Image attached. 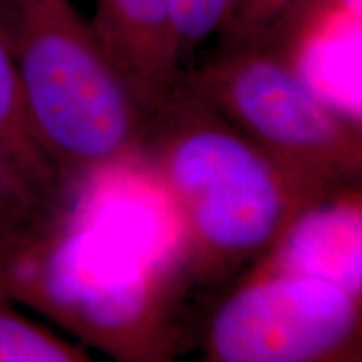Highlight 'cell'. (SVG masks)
I'll list each match as a JSON object with an SVG mask.
<instances>
[{
	"instance_id": "obj_5",
	"label": "cell",
	"mask_w": 362,
	"mask_h": 362,
	"mask_svg": "<svg viewBox=\"0 0 362 362\" xmlns=\"http://www.w3.org/2000/svg\"><path fill=\"white\" fill-rule=\"evenodd\" d=\"M200 346L210 362L361 361L362 292L257 260L211 309Z\"/></svg>"
},
{
	"instance_id": "obj_12",
	"label": "cell",
	"mask_w": 362,
	"mask_h": 362,
	"mask_svg": "<svg viewBox=\"0 0 362 362\" xmlns=\"http://www.w3.org/2000/svg\"><path fill=\"white\" fill-rule=\"evenodd\" d=\"M232 0H171V16L178 42L180 62L218 30Z\"/></svg>"
},
{
	"instance_id": "obj_8",
	"label": "cell",
	"mask_w": 362,
	"mask_h": 362,
	"mask_svg": "<svg viewBox=\"0 0 362 362\" xmlns=\"http://www.w3.org/2000/svg\"><path fill=\"white\" fill-rule=\"evenodd\" d=\"M0 161L35 200L57 215L69 211L61 176L30 124L16 64L0 29Z\"/></svg>"
},
{
	"instance_id": "obj_4",
	"label": "cell",
	"mask_w": 362,
	"mask_h": 362,
	"mask_svg": "<svg viewBox=\"0 0 362 362\" xmlns=\"http://www.w3.org/2000/svg\"><path fill=\"white\" fill-rule=\"evenodd\" d=\"M180 79L240 133L297 173L337 189L361 183L359 121L329 103L274 44L218 51Z\"/></svg>"
},
{
	"instance_id": "obj_1",
	"label": "cell",
	"mask_w": 362,
	"mask_h": 362,
	"mask_svg": "<svg viewBox=\"0 0 362 362\" xmlns=\"http://www.w3.org/2000/svg\"><path fill=\"white\" fill-rule=\"evenodd\" d=\"M138 163L173 206L188 284L233 280L305 210L341 192L275 160L180 78L153 107Z\"/></svg>"
},
{
	"instance_id": "obj_2",
	"label": "cell",
	"mask_w": 362,
	"mask_h": 362,
	"mask_svg": "<svg viewBox=\"0 0 362 362\" xmlns=\"http://www.w3.org/2000/svg\"><path fill=\"white\" fill-rule=\"evenodd\" d=\"M0 29L69 206L93 180L138 163L153 110L72 0H0Z\"/></svg>"
},
{
	"instance_id": "obj_6",
	"label": "cell",
	"mask_w": 362,
	"mask_h": 362,
	"mask_svg": "<svg viewBox=\"0 0 362 362\" xmlns=\"http://www.w3.org/2000/svg\"><path fill=\"white\" fill-rule=\"evenodd\" d=\"M90 25L111 61L153 110L181 72L171 0H94Z\"/></svg>"
},
{
	"instance_id": "obj_9",
	"label": "cell",
	"mask_w": 362,
	"mask_h": 362,
	"mask_svg": "<svg viewBox=\"0 0 362 362\" xmlns=\"http://www.w3.org/2000/svg\"><path fill=\"white\" fill-rule=\"evenodd\" d=\"M62 216L35 200L0 161V275L37 245Z\"/></svg>"
},
{
	"instance_id": "obj_11",
	"label": "cell",
	"mask_w": 362,
	"mask_h": 362,
	"mask_svg": "<svg viewBox=\"0 0 362 362\" xmlns=\"http://www.w3.org/2000/svg\"><path fill=\"white\" fill-rule=\"evenodd\" d=\"M305 0H232L218 30L220 51L259 44Z\"/></svg>"
},
{
	"instance_id": "obj_7",
	"label": "cell",
	"mask_w": 362,
	"mask_h": 362,
	"mask_svg": "<svg viewBox=\"0 0 362 362\" xmlns=\"http://www.w3.org/2000/svg\"><path fill=\"white\" fill-rule=\"evenodd\" d=\"M361 183L305 210L259 260L361 291Z\"/></svg>"
},
{
	"instance_id": "obj_10",
	"label": "cell",
	"mask_w": 362,
	"mask_h": 362,
	"mask_svg": "<svg viewBox=\"0 0 362 362\" xmlns=\"http://www.w3.org/2000/svg\"><path fill=\"white\" fill-rule=\"evenodd\" d=\"M83 344L59 337L27 319L13 300L0 291V362H88Z\"/></svg>"
},
{
	"instance_id": "obj_3",
	"label": "cell",
	"mask_w": 362,
	"mask_h": 362,
	"mask_svg": "<svg viewBox=\"0 0 362 362\" xmlns=\"http://www.w3.org/2000/svg\"><path fill=\"white\" fill-rule=\"evenodd\" d=\"M188 280L69 214L0 275V291L47 314L83 344L129 362L171 361Z\"/></svg>"
}]
</instances>
